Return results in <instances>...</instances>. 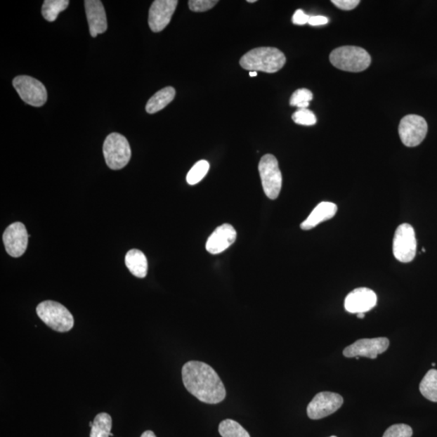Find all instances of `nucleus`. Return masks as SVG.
Wrapping results in <instances>:
<instances>
[{
	"label": "nucleus",
	"mask_w": 437,
	"mask_h": 437,
	"mask_svg": "<svg viewBox=\"0 0 437 437\" xmlns=\"http://www.w3.org/2000/svg\"><path fill=\"white\" fill-rule=\"evenodd\" d=\"M209 168L210 164L205 159L197 162L186 176V181H188V184L194 185L201 182L202 178L209 173Z\"/></svg>",
	"instance_id": "b1692460"
},
{
	"label": "nucleus",
	"mask_w": 437,
	"mask_h": 437,
	"mask_svg": "<svg viewBox=\"0 0 437 437\" xmlns=\"http://www.w3.org/2000/svg\"><path fill=\"white\" fill-rule=\"evenodd\" d=\"M237 232L234 228L225 223L218 227L207 240L206 249L212 254H221L235 242Z\"/></svg>",
	"instance_id": "2eb2a0df"
},
{
	"label": "nucleus",
	"mask_w": 437,
	"mask_h": 437,
	"mask_svg": "<svg viewBox=\"0 0 437 437\" xmlns=\"http://www.w3.org/2000/svg\"><path fill=\"white\" fill-rule=\"evenodd\" d=\"M93 425L90 437H110L112 429V418L107 413H99L93 421Z\"/></svg>",
	"instance_id": "412c9836"
},
{
	"label": "nucleus",
	"mask_w": 437,
	"mask_h": 437,
	"mask_svg": "<svg viewBox=\"0 0 437 437\" xmlns=\"http://www.w3.org/2000/svg\"><path fill=\"white\" fill-rule=\"evenodd\" d=\"M427 122L419 115L405 116L398 126L399 136L405 146L417 147L422 143L428 133Z\"/></svg>",
	"instance_id": "6e6552de"
},
{
	"label": "nucleus",
	"mask_w": 437,
	"mask_h": 437,
	"mask_svg": "<svg viewBox=\"0 0 437 437\" xmlns=\"http://www.w3.org/2000/svg\"><path fill=\"white\" fill-rule=\"evenodd\" d=\"M417 242L414 228L409 223H403L396 229L393 242L394 257L403 263L412 262L417 254Z\"/></svg>",
	"instance_id": "0eeeda50"
},
{
	"label": "nucleus",
	"mask_w": 437,
	"mask_h": 437,
	"mask_svg": "<svg viewBox=\"0 0 437 437\" xmlns=\"http://www.w3.org/2000/svg\"><path fill=\"white\" fill-rule=\"evenodd\" d=\"M330 61L339 70L360 72L371 64V56L363 48L346 46L334 49L330 55Z\"/></svg>",
	"instance_id": "7ed1b4c3"
},
{
	"label": "nucleus",
	"mask_w": 437,
	"mask_h": 437,
	"mask_svg": "<svg viewBox=\"0 0 437 437\" xmlns=\"http://www.w3.org/2000/svg\"><path fill=\"white\" fill-rule=\"evenodd\" d=\"M431 365H433V367H435V366H436V364H435V363H433V364H431Z\"/></svg>",
	"instance_id": "c9c22d12"
},
{
	"label": "nucleus",
	"mask_w": 437,
	"mask_h": 437,
	"mask_svg": "<svg viewBox=\"0 0 437 437\" xmlns=\"http://www.w3.org/2000/svg\"><path fill=\"white\" fill-rule=\"evenodd\" d=\"M310 15H306L304 13V11L301 9H298L296 11L294 15L292 17V22L294 25H303L308 23V20H310Z\"/></svg>",
	"instance_id": "c756f323"
},
{
	"label": "nucleus",
	"mask_w": 437,
	"mask_h": 437,
	"mask_svg": "<svg viewBox=\"0 0 437 437\" xmlns=\"http://www.w3.org/2000/svg\"><path fill=\"white\" fill-rule=\"evenodd\" d=\"M37 315L46 326L58 332H67L74 326L72 314L62 304L46 301L37 307Z\"/></svg>",
	"instance_id": "20e7f679"
},
{
	"label": "nucleus",
	"mask_w": 437,
	"mask_h": 437,
	"mask_svg": "<svg viewBox=\"0 0 437 437\" xmlns=\"http://www.w3.org/2000/svg\"><path fill=\"white\" fill-rule=\"evenodd\" d=\"M218 433L222 437H250L248 431L233 419L223 420L218 425Z\"/></svg>",
	"instance_id": "5701e85b"
},
{
	"label": "nucleus",
	"mask_w": 437,
	"mask_h": 437,
	"mask_svg": "<svg viewBox=\"0 0 437 437\" xmlns=\"http://www.w3.org/2000/svg\"><path fill=\"white\" fill-rule=\"evenodd\" d=\"M286 57L282 51L274 47L255 48L244 55L240 65L249 72L275 73L285 65Z\"/></svg>",
	"instance_id": "f03ea898"
},
{
	"label": "nucleus",
	"mask_w": 437,
	"mask_h": 437,
	"mask_svg": "<svg viewBox=\"0 0 437 437\" xmlns=\"http://www.w3.org/2000/svg\"><path fill=\"white\" fill-rule=\"evenodd\" d=\"M376 293L367 287H359L350 292L345 299L346 311L351 313L370 311L377 306Z\"/></svg>",
	"instance_id": "4468645a"
},
{
	"label": "nucleus",
	"mask_w": 437,
	"mask_h": 437,
	"mask_svg": "<svg viewBox=\"0 0 437 437\" xmlns=\"http://www.w3.org/2000/svg\"><path fill=\"white\" fill-rule=\"evenodd\" d=\"M332 3L340 9L348 11L358 6L360 1L359 0H332Z\"/></svg>",
	"instance_id": "c85d7f7f"
},
{
	"label": "nucleus",
	"mask_w": 437,
	"mask_h": 437,
	"mask_svg": "<svg viewBox=\"0 0 437 437\" xmlns=\"http://www.w3.org/2000/svg\"><path fill=\"white\" fill-rule=\"evenodd\" d=\"M329 22V19L323 15H313L308 20V24L312 26H319L327 25Z\"/></svg>",
	"instance_id": "7c9ffc66"
},
{
	"label": "nucleus",
	"mask_w": 437,
	"mask_h": 437,
	"mask_svg": "<svg viewBox=\"0 0 437 437\" xmlns=\"http://www.w3.org/2000/svg\"><path fill=\"white\" fill-rule=\"evenodd\" d=\"M184 386L200 401L209 404L221 403L226 397V387L212 367L201 361H189L183 370Z\"/></svg>",
	"instance_id": "f257e3e1"
},
{
	"label": "nucleus",
	"mask_w": 437,
	"mask_h": 437,
	"mask_svg": "<svg viewBox=\"0 0 437 437\" xmlns=\"http://www.w3.org/2000/svg\"><path fill=\"white\" fill-rule=\"evenodd\" d=\"M125 263L130 273L137 278H145L148 274V260L138 249H131L126 255Z\"/></svg>",
	"instance_id": "a211bd4d"
},
{
	"label": "nucleus",
	"mask_w": 437,
	"mask_h": 437,
	"mask_svg": "<svg viewBox=\"0 0 437 437\" xmlns=\"http://www.w3.org/2000/svg\"><path fill=\"white\" fill-rule=\"evenodd\" d=\"M103 154L106 164L111 169L119 170L129 163L131 150L126 138L119 133H112L105 138Z\"/></svg>",
	"instance_id": "39448f33"
},
{
	"label": "nucleus",
	"mask_w": 437,
	"mask_h": 437,
	"mask_svg": "<svg viewBox=\"0 0 437 437\" xmlns=\"http://www.w3.org/2000/svg\"><path fill=\"white\" fill-rule=\"evenodd\" d=\"M259 170L266 195L270 200H276L280 195L282 183L278 161L271 154H266L261 159Z\"/></svg>",
	"instance_id": "423d86ee"
},
{
	"label": "nucleus",
	"mask_w": 437,
	"mask_h": 437,
	"mask_svg": "<svg viewBox=\"0 0 437 437\" xmlns=\"http://www.w3.org/2000/svg\"><path fill=\"white\" fill-rule=\"evenodd\" d=\"M29 234L24 223L15 222L9 226L3 235L5 249L10 256L19 258L28 247Z\"/></svg>",
	"instance_id": "f8f14e48"
},
{
	"label": "nucleus",
	"mask_w": 437,
	"mask_h": 437,
	"mask_svg": "<svg viewBox=\"0 0 437 437\" xmlns=\"http://www.w3.org/2000/svg\"><path fill=\"white\" fill-rule=\"evenodd\" d=\"M175 94L176 91L173 87H167L159 90L148 101L146 111L148 114L152 115L163 110L169 103H172L175 98Z\"/></svg>",
	"instance_id": "6ab92c4d"
},
{
	"label": "nucleus",
	"mask_w": 437,
	"mask_h": 437,
	"mask_svg": "<svg viewBox=\"0 0 437 437\" xmlns=\"http://www.w3.org/2000/svg\"><path fill=\"white\" fill-rule=\"evenodd\" d=\"M338 207L330 202H322L313 209L311 214L304 221L301 228L303 230H311L324 221L332 218L337 215Z\"/></svg>",
	"instance_id": "f3484780"
},
{
	"label": "nucleus",
	"mask_w": 437,
	"mask_h": 437,
	"mask_svg": "<svg viewBox=\"0 0 437 437\" xmlns=\"http://www.w3.org/2000/svg\"><path fill=\"white\" fill-rule=\"evenodd\" d=\"M258 76V73L257 72H249V77H255Z\"/></svg>",
	"instance_id": "473e14b6"
},
{
	"label": "nucleus",
	"mask_w": 437,
	"mask_h": 437,
	"mask_svg": "<svg viewBox=\"0 0 437 437\" xmlns=\"http://www.w3.org/2000/svg\"><path fill=\"white\" fill-rule=\"evenodd\" d=\"M69 3L68 0H46L42 5L41 14L47 21L53 22L58 14L68 7Z\"/></svg>",
	"instance_id": "4be33fe9"
},
{
	"label": "nucleus",
	"mask_w": 437,
	"mask_h": 437,
	"mask_svg": "<svg viewBox=\"0 0 437 437\" xmlns=\"http://www.w3.org/2000/svg\"><path fill=\"white\" fill-rule=\"evenodd\" d=\"M217 0H190L189 8L195 13H204L215 7Z\"/></svg>",
	"instance_id": "cd10ccee"
},
{
	"label": "nucleus",
	"mask_w": 437,
	"mask_h": 437,
	"mask_svg": "<svg viewBox=\"0 0 437 437\" xmlns=\"http://www.w3.org/2000/svg\"><path fill=\"white\" fill-rule=\"evenodd\" d=\"M389 346L390 341L385 337L362 339L346 346L344 351V356L348 358L359 356L376 359L378 355L385 353Z\"/></svg>",
	"instance_id": "9b49d317"
},
{
	"label": "nucleus",
	"mask_w": 437,
	"mask_h": 437,
	"mask_svg": "<svg viewBox=\"0 0 437 437\" xmlns=\"http://www.w3.org/2000/svg\"><path fill=\"white\" fill-rule=\"evenodd\" d=\"M330 437H337V436H330Z\"/></svg>",
	"instance_id": "e433bc0d"
},
{
	"label": "nucleus",
	"mask_w": 437,
	"mask_h": 437,
	"mask_svg": "<svg viewBox=\"0 0 437 437\" xmlns=\"http://www.w3.org/2000/svg\"><path fill=\"white\" fill-rule=\"evenodd\" d=\"M178 4L177 0H156L152 3L149 10L148 25L154 33H158L167 27Z\"/></svg>",
	"instance_id": "ddd939ff"
},
{
	"label": "nucleus",
	"mask_w": 437,
	"mask_h": 437,
	"mask_svg": "<svg viewBox=\"0 0 437 437\" xmlns=\"http://www.w3.org/2000/svg\"><path fill=\"white\" fill-rule=\"evenodd\" d=\"M13 87L21 99L35 107H40L47 100V91L41 82L28 76H19L13 81Z\"/></svg>",
	"instance_id": "1a4fd4ad"
},
{
	"label": "nucleus",
	"mask_w": 437,
	"mask_h": 437,
	"mask_svg": "<svg viewBox=\"0 0 437 437\" xmlns=\"http://www.w3.org/2000/svg\"><path fill=\"white\" fill-rule=\"evenodd\" d=\"M247 2L248 3H255V2H257V1H256V0H248Z\"/></svg>",
	"instance_id": "f704fd0d"
},
{
	"label": "nucleus",
	"mask_w": 437,
	"mask_h": 437,
	"mask_svg": "<svg viewBox=\"0 0 437 437\" xmlns=\"http://www.w3.org/2000/svg\"><path fill=\"white\" fill-rule=\"evenodd\" d=\"M344 398L339 393L321 392L308 405L307 414L311 419H320L332 415L342 407Z\"/></svg>",
	"instance_id": "9d476101"
},
{
	"label": "nucleus",
	"mask_w": 437,
	"mask_h": 437,
	"mask_svg": "<svg viewBox=\"0 0 437 437\" xmlns=\"http://www.w3.org/2000/svg\"><path fill=\"white\" fill-rule=\"evenodd\" d=\"M313 97L311 90L306 89H297L292 95L290 105L299 109H307L310 105V101L313 100Z\"/></svg>",
	"instance_id": "393cba45"
},
{
	"label": "nucleus",
	"mask_w": 437,
	"mask_h": 437,
	"mask_svg": "<svg viewBox=\"0 0 437 437\" xmlns=\"http://www.w3.org/2000/svg\"><path fill=\"white\" fill-rule=\"evenodd\" d=\"M419 391L431 402L437 403V370H431L420 382Z\"/></svg>",
	"instance_id": "aec40b11"
},
{
	"label": "nucleus",
	"mask_w": 437,
	"mask_h": 437,
	"mask_svg": "<svg viewBox=\"0 0 437 437\" xmlns=\"http://www.w3.org/2000/svg\"><path fill=\"white\" fill-rule=\"evenodd\" d=\"M412 429L407 424H394L389 428L384 433L383 437H412Z\"/></svg>",
	"instance_id": "bb28decb"
},
{
	"label": "nucleus",
	"mask_w": 437,
	"mask_h": 437,
	"mask_svg": "<svg viewBox=\"0 0 437 437\" xmlns=\"http://www.w3.org/2000/svg\"><path fill=\"white\" fill-rule=\"evenodd\" d=\"M90 34L96 37L107 30V18L103 3L99 0H86L84 1Z\"/></svg>",
	"instance_id": "dca6fc26"
},
{
	"label": "nucleus",
	"mask_w": 437,
	"mask_h": 437,
	"mask_svg": "<svg viewBox=\"0 0 437 437\" xmlns=\"http://www.w3.org/2000/svg\"><path fill=\"white\" fill-rule=\"evenodd\" d=\"M141 437H157L155 433L152 431H146L142 434Z\"/></svg>",
	"instance_id": "2f4dec72"
},
{
	"label": "nucleus",
	"mask_w": 437,
	"mask_h": 437,
	"mask_svg": "<svg viewBox=\"0 0 437 437\" xmlns=\"http://www.w3.org/2000/svg\"><path fill=\"white\" fill-rule=\"evenodd\" d=\"M357 317H358L359 318H365V313H358V314H357Z\"/></svg>",
	"instance_id": "72a5a7b5"
},
{
	"label": "nucleus",
	"mask_w": 437,
	"mask_h": 437,
	"mask_svg": "<svg viewBox=\"0 0 437 437\" xmlns=\"http://www.w3.org/2000/svg\"><path fill=\"white\" fill-rule=\"evenodd\" d=\"M292 120L295 124L302 126H313L317 124V118L310 110L299 109L292 115Z\"/></svg>",
	"instance_id": "a878e982"
}]
</instances>
